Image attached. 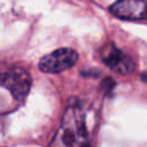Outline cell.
<instances>
[{
  "instance_id": "1",
  "label": "cell",
  "mask_w": 147,
  "mask_h": 147,
  "mask_svg": "<svg viewBox=\"0 0 147 147\" xmlns=\"http://www.w3.org/2000/svg\"><path fill=\"white\" fill-rule=\"evenodd\" d=\"M49 147H91L84 113L78 102H70Z\"/></svg>"
},
{
  "instance_id": "2",
  "label": "cell",
  "mask_w": 147,
  "mask_h": 147,
  "mask_svg": "<svg viewBox=\"0 0 147 147\" xmlns=\"http://www.w3.org/2000/svg\"><path fill=\"white\" fill-rule=\"evenodd\" d=\"M0 86L8 90L16 100L22 101L30 91L31 77L18 65L0 63Z\"/></svg>"
},
{
  "instance_id": "3",
  "label": "cell",
  "mask_w": 147,
  "mask_h": 147,
  "mask_svg": "<svg viewBox=\"0 0 147 147\" xmlns=\"http://www.w3.org/2000/svg\"><path fill=\"white\" fill-rule=\"evenodd\" d=\"M78 61V54L71 48H59L45 55L39 61V69L47 74H59L74 67Z\"/></svg>"
},
{
  "instance_id": "4",
  "label": "cell",
  "mask_w": 147,
  "mask_h": 147,
  "mask_svg": "<svg viewBox=\"0 0 147 147\" xmlns=\"http://www.w3.org/2000/svg\"><path fill=\"white\" fill-rule=\"evenodd\" d=\"M101 60L113 71L122 75H127L133 71L134 62L130 55L117 48L113 42L106 44L101 48Z\"/></svg>"
},
{
  "instance_id": "5",
  "label": "cell",
  "mask_w": 147,
  "mask_h": 147,
  "mask_svg": "<svg viewBox=\"0 0 147 147\" xmlns=\"http://www.w3.org/2000/svg\"><path fill=\"white\" fill-rule=\"evenodd\" d=\"M109 11L124 20H147V0H117Z\"/></svg>"
},
{
  "instance_id": "6",
  "label": "cell",
  "mask_w": 147,
  "mask_h": 147,
  "mask_svg": "<svg viewBox=\"0 0 147 147\" xmlns=\"http://www.w3.org/2000/svg\"><path fill=\"white\" fill-rule=\"evenodd\" d=\"M1 131H2V124H1V122H0V134H1Z\"/></svg>"
}]
</instances>
